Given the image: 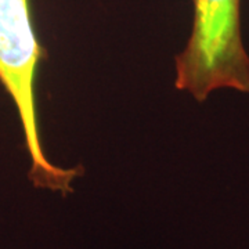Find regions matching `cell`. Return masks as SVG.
<instances>
[{"instance_id":"1","label":"cell","mask_w":249,"mask_h":249,"mask_svg":"<svg viewBox=\"0 0 249 249\" xmlns=\"http://www.w3.org/2000/svg\"><path fill=\"white\" fill-rule=\"evenodd\" d=\"M42 55L31 0H0V83L13 100L21 121L31 160L29 178L37 188L65 196L72 193V181L82 169L60 168L43 151L35 100L36 72Z\"/></svg>"},{"instance_id":"2","label":"cell","mask_w":249,"mask_h":249,"mask_svg":"<svg viewBox=\"0 0 249 249\" xmlns=\"http://www.w3.org/2000/svg\"><path fill=\"white\" fill-rule=\"evenodd\" d=\"M191 3V34L176 55L175 86L199 103L216 90L249 94V54L241 22L242 0Z\"/></svg>"}]
</instances>
